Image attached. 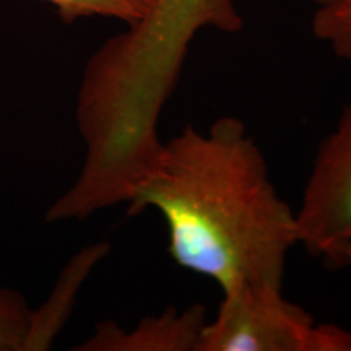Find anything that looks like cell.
I'll use <instances>...</instances> for the list:
<instances>
[{"label":"cell","mask_w":351,"mask_h":351,"mask_svg":"<svg viewBox=\"0 0 351 351\" xmlns=\"http://www.w3.org/2000/svg\"><path fill=\"white\" fill-rule=\"evenodd\" d=\"M163 215L169 254L221 291L283 288L288 252L300 244L296 212L278 195L258 145L238 117L207 130L187 125L163 142L129 213Z\"/></svg>","instance_id":"1"},{"label":"cell","mask_w":351,"mask_h":351,"mask_svg":"<svg viewBox=\"0 0 351 351\" xmlns=\"http://www.w3.org/2000/svg\"><path fill=\"white\" fill-rule=\"evenodd\" d=\"M243 26L234 0H152L142 19L95 51L75 108L85 158L59 197L67 217L86 219L129 204L163 148L158 124L197 33H239Z\"/></svg>","instance_id":"2"},{"label":"cell","mask_w":351,"mask_h":351,"mask_svg":"<svg viewBox=\"0 0 351 351\" xmlns=\"http://www.w3.org/2000/svg\"><path fill=\"white\" fill-rule=\"evenodd\" d=\"M197 351H351V330L315 322L282 288L239 287L223 293Z\"/></svg>","instance_id":"3"},{"label":"cell","mask_w":351,"mask_h":351,"mask_svg":"<svg viewBox=\"0 0 351 351\" xmlns=\"http://www.w3.org/2000/svg\"><path fill=\"white\" fill-rule=\"evenodd\" d=\"M296 218L300 244L328 267L351 244V104L320 143Z\"/></svg>","instance_id":"4"},{"label":"cell","mask_w":351,"mask_h":351,"mask_svg":"<svg viewBox=\"0 0 351 351\" xmlns=\"http://www.w3.org/2000/svg\"><path fill=\"white\" fill-rule=\"evenodd\" d=\"M207 311L202 304L189 309H166L156 317H145L134 330H124L114 322H103L93 335L75 350L85 351H197Z\"/></svg>","instance_id":"5"},{"label":"cell","mask_w":351,"mask_h":351,"mask_svg":"<svg viewBox=\"0 0 351 351\" xmlns=\"http://www.w3.org/2000/svg\"><path fill=\"white\" fill-rule=\"evenodd\" d=\"M39 313L20 293L0 288V350H38Z\"/></svg>","instance_id":"6"},{"label":"cell","mask_w":351,"mask_h":351,"mask_svg":"<svg viewBox=\"0 0 351 351\" xmlns=\"http://www.w3.org/2000/svg\"><path fill=\"white\" fill-rule=\"evenodd\" d=\"M56 7L65 23L80 19L103 16L134 25L147 13L152 0H43Z\"/></svg>","instance_id":"7"},{"label":"cell","mask_w":351,"mask_h":351,"mask_svg":"<svg viewBox=\"0 0 351 351\" xmlns=\"http://www.w3.org/2000/svg\"><path fill=\"white\" fill-rule=\"evenodd\" d=\"M313 33L337 57L351 60V0L319 5L313 19Z\"/></svg>","instance_id":"8"},{"label":"cell","mask_w":351,"mask_h":351,"mask_svg":"<svg viewBox=\"0 0 351 351\" xmlns=\"http://www.w3.org/2000/svg\"><path fill=\"white\" fill-rule=\"evenodd\" d=\"M332 267H339V269H345V267H351V244L341 249L339 256L335 257Z\"/></svg>","instance_id":"9"},{"label":"cell","mask_w":351,"mask_h":351,"mask_svg":"<svg viewBox=\"0 0 351 351\" xmlns=\"http://www.w3.org/2000/svg\"><path fill=\"white\" fill-rule=\"evenodd\" d=\"M330 2H333V0H315V3H317V7H319V5H326V3H330Z\"/></svg>","instance_id":"10"}]
</instances>
